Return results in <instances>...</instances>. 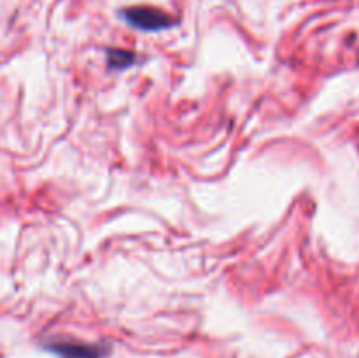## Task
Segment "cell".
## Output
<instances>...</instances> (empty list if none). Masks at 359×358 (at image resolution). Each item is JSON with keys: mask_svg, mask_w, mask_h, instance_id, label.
Returning <instances> with one entry per match:
<instances>
[{"mask_svg": "<svg viewBox=\"0 0 359 358\" xmlns=\"http://www.w3.org/2000/svg\"><path fill=\"white\" fill-rule=\"evenodd\" d=\"M121 16L130 27L142 32H161L175 25L174 18L154 7H130L123 11Z\"/></svg>", "mask_w": 359, "mask_h": 358, "instance_id": "cell-1", "label": "cell"}, {"mask_svg": "<svg viewBox=\"0 0 359 358\" xmlns=\"http://www.w3.org/2000/svg\"><path fill=\"white\" fill-rule=\"evenodd\" d=\"M49 350L62 358H100L104 354L98 346L81 343H55Z\"/></svg>", "mask_w": 359, "mask_h": 358, "instance_id": "cell-2", "label": "cell"}, {"mask_svg": "<svg viewBox=\"0 0 359 358\" xmlns=\"http://www.w3.org/2000/svg\"><path fill=\"white\" fill-rule=\"evenodd\" d=\"M107 60H109V67L111 69H128L135 63V55L130 51H125V49H109L107 51Z\"/></svg>", "mask_w": 359, "mask_h": 358, "instance_id": "cell-3", "label": "cell"}]
</instances>
